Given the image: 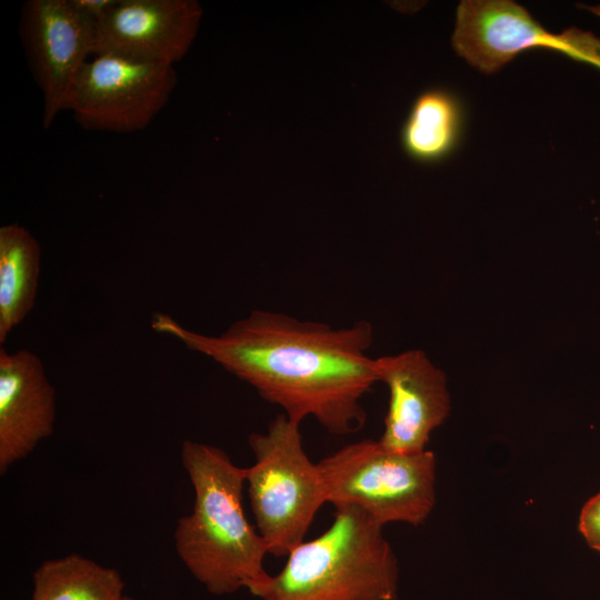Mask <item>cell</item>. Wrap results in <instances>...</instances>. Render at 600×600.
Returning <instances> with one entry per match:
<instances>
[{
  "label": "cell",
  "instance_id": "1",
  "mask_svg": "<svg viewBox=\"0 0 600 600\" xmlns=\"http://www.w3.org/2000/svg\"><path fill=\"white\" fill-rule=\"evenodd\" d=\"M151 327L212 359L293 421L311 417L336 436L357 432L366 422L361 400L379 382L377 359L367 353L373 341L369 321L332 328L254 309L216 336L160 312Z\"/></svg>",
  "mask_w": 600,
  "mask_h": 600
},
{
  "label": "cell",
  "instance_id": "2",
  "mask_svg": "<svg viewBox=\"0 0 600 600\" xmlns=\"http://www.w3.org/2000/svg\"><path fill=\"white\" fill-rule=\"evenodd\" d=\"M181 462L194 490L192 511L178 520L176 551L190 573L214 596L247 589L252 596L269 581L267 546L242 507L246 468L220 448L184 440Z\"/></svg>",
  "mask_w": 600,
  "mask_h": 600
},
{
  "label": "cell",
  "instance_id": "3",
  "mask_svg": "<svg viewBox=\"0 0 600 600\" xmlns=\"http://www.w3.org/2000/svg\"><path fill=\"white\" fill-rule=\"evenodd\" d=\"M319 537L303 541L254 597L261 600H397L398 564L382 524L356 507L334 508Z\"/></svg>",
  "mask_w": 600,
  "mask_h": 600
},
{
  "label": "cell",
  "instance_id": "4",
  "mask_svg": "<svg viewBox=\"0 0 600 600\" xmlns=\"http://www.w3.org/2000/svg\"><path fill=\"white\" fill-rule=\"evenodd\" d=\"M248 442L254 463L246 468V482L257 530L269 554L288 556L328 502L319 466L303 449L300 423L284 413Z\"/></svg>",
  "mask_w": 600,
  "mask_h": 600
},
{
  "label": "cell",
  "instance_id": "5",
  "mask_svg": "<svg viewBox=\"0 0 600 600\" xmlns=\"http://www.w3.org/2000/svg\"><path fill=\"white\" fill-rule=\"evenodd\" d=\"M318 466L329 503L359 508L382 526L397 521L418 526L434 506L436 457L431 451L403 453L379 440H361Z\"/></svg>",
  "mask_w": 600,
  "mask_h": 600
},
{
  "label": "cell",
  "instance_id": "6",
  "mask_svg": "<svg viewBox=\"0 0 600 600\" xmlns=\"http://www.w3.org/2000/svg\"><path fill=\"white\" fill-rule=\"evenodd\" d=\"M176 83L172 64L100 52L78 71L64 110L87 130L139 131L167 104Z\"/></svg>",
  "mask_w": 600,
  "mask_h": 600
},
{
  "label": "cell",
  "instance_id": "7",
  "mask_svg": "<svg viewBox=\"0 0 600 600\" xmlns=\"http://www.w3.org/2000/svg\"><path fill=\"white\" fill-rule=\"evenodd\" d=\"M452 46L470 66L487 74L531 49L554 50L600 66L599 38L574 28L553 34L509 0L461 1Z\"/></svg>",
  "mask_w": 600,
  "mask_h": 600
},
{
  "label": "cell",
  "instance_id": "8",
  "mask_svg": "<svg viewBox=\"0 0 600 600\" xmlns=\"http://www.w3.org/2000/svg\"><path fill=\"white\" fill-rule=\"evenodd\" d=\"M96 23L70 0H29L21 14V36L43 97L42 122L49 128L64 110L70 87L90 54Z\"/></svg>",
  "mask_w": 600,
  "mask_h": 600
},
{
  "label": "cell",
  "instance_id": "9",
  "mask_svg": "<svg viewBox=\"0 0 600 600\" xmlns=\"http://www.w3.org/2000/svg\"><path fill=\"white\" fill-rule=\"evenodd\" d=\"M377 371L389 389L379 442L403 453L424 451L430 433L450 410L444 373L421 350L377 358Z\"/></svg>",
  "mask_w": 600,
  "mask_h": 600
},
{
  "label": "cell",
  "instance_id": "10",
  "mask_svg": "<svg viewBox=\"0 0 600 600\" xmlns=\"http://www.w3.org/2000/svg\"><path fill=\"white\" fill-rule=\"evenodd\" d=\"M201 16L193 0H118L96 23L93 54L118 52L174 66L191 47Z\"/></svg>",
  "mask_w": 600,
  "mask_h": 600
},
{
  "label": "cell",
  "instance_id": "11",
  "mask_svg": "<svg viewBox=\"0 0 600 600\" xmlns=\"http://www.w3.org/2000/svg\"><path fill=\"white\" fill-rule=\"evenodd\" d=\"M56 391L41 359L0 349V472L29 456L54 430Z\"/></svg>",
  "mask_w": 600,
  "mask_h": 600
},
{
  "label": "cell",
  "instance_id": "12",
  "mask_svg": "<svg viewBox=\"0 0 600 600\" xmlns=\"http://www.w3.org/2000/svg\"><path fill=\"white\" fill-rule=\"evenodd\" d=\"M41 271V247L22 226L0 227V344L33 309Z\"/></svg>",
  "mask_w": 600,
  "mask_h": 600
},
{
  "label": "cell",
  "instance_id": "13",
  "mask_svg": "<svg viewBox=\"0 0 600 600\" xmlns=\"http://www.w3.org/2000/svg\"><path fill=\"white\" fill-rule=\"evenodd\" d=\"M462 109L458 98L433 88L420 93L401 128L406 153L421 163L439 162L457 147L462 130Z\"/></svg>",
  "mask_w": 600,
  "mask_h": 600
},
{
  "label": "cell",
  "instance_id": "14",
  "mask_svg": "<svg viewBox=\"0 0 600 600\" xmlns=\"http://www.w3.org/2000/svg\"><path fill=\"white\" fill-rule=\"evenodd\" d=\"M31 600H123L120 573L71 553L42 562L33 572Z\"/></svg>",
  "mask_w": 600,
  "mask_h": 600
},
{
  "label": "cell",
  "instance_id": "15",
  "mask_svg": "<svg viewBox=\"0 0 600 600\" xmlns=\"http://www.w3.org/2000/svg\"><path fill=\"white\" fill-rule=\"evenodd\" d=\"M579 529L587 543L600 552V492L582 508Z\"/></svg>",
  "mask_w": 600,
  "mask_h": 600
},
{
  "label": "cell",
  "instance_id": "16",
  "mask_svg": "<svg viewBox=\"0 0 600 600\" xmlns=\"http://www.w3.org/2000/svg\"><path fill=\"white\" fill-rule=\"evenodd\" d=\"M70 2L80 13L98 23L112 10L118 0H70Z\"/></svg>",
  "mask_w": 600,
  "mask_h": 600
},
{
  "label": "cell",
  "instance_id": "17",
  "mask_svg": "<svg viewBox=\"0 0 600 600\" xmlns=\"http://www.w3.org/2000/svg\"><path fill=\"white\" fill-rule=\"evenodd\" d=\"M584 10H588L590 13L600 17V3L598 4H584L582 6Z\"/></svg>",
  "mask_w": 600,
  "mask_h": 600
},
{
  "label": "cell",
  "instance_id": "18",
  "mask_svg": "<svg viewBox=\"0 0 600 600\" xmlns=\"http://www.w3.org/2000/svg\"><path fill=\"white\" fill-rule=\"evenodd\" d=\"M123 600H136V599L126 596Z\"/></svg>",
  "mask_w": 600,
  "mask_h": 600
}]
</instances>
